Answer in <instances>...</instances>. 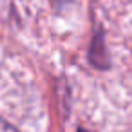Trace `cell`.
Listing matches in <instances>:
<instances>
[{
    "label": "cell",
    "mask_w": 132,
    "mask_h": 132,
    "mask_svg": "<svg viewBox=\"0 0 132 132\" xmlns=\"http://www.w3.org/2000/svg\"><path fill=\"white\" fill-rule=\"evenodd\" d=\"M0 132H18L13 125H9L7 121H4V119H0Z\"/></svg>",
    "instance_id": "1"
},
{
    "label": "cell",
    "mask_w": 132,
    "mask_h": 132,
    "mask_svg": "<svg viewBox=\"0 0 132 132\" xmlns=\"http://www.w3.org/2000/svg\"><path fill=\"white\" fill-rule=\"evenodd\" d=\"M69 2H72V0H53V4H56V6H65Z\"/></svg>",
    "instance_id": "2"
},
{
    "label": "cell",
    "mask_w": 132,
    "mask_h": 132,
    "mask_svg": "<svg viewBox=\"0 0 132 132\" xmlns=\"http://www.w3.org/2000/svg\"><path fill=\"white\" fill-rule=\"evenodd\" d=\"M81 132H83V130H81Z\"/></svg>",
    "instance_id": "3"
}]
</instances>
